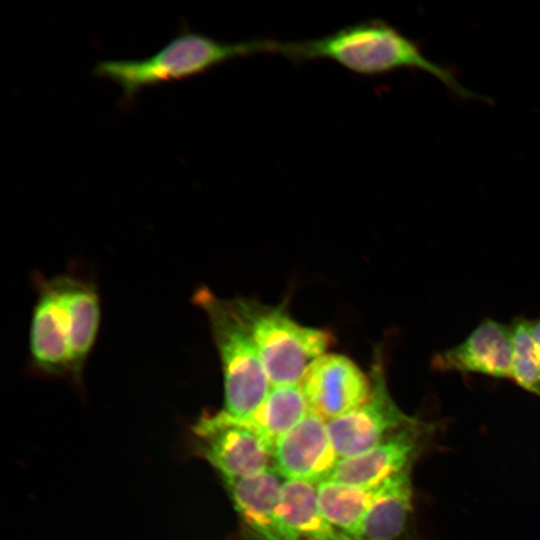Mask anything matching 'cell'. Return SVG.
Wrapping results in <instances>:
<instances>
[{"instance_id":"6da1fadb","label":"cell","mask_w":540,"mask_h":540,"mask_svg":"<svg viewBox=\"0 0 540 540\" xmlns=\"http://www.w3.org/2000/svg\"><path fill=\"white\" fill-rule=\"evenodd\" d=\"M36 284L29 343L32 366L41 374L79 383L99 329L97 288L67 275L39 276Z\"/></svg>"},{"instance_id":"7a4b0ae2","label":"cell","mask_w":540,"mask_h":540,"mask_svg":"<svg viewBox=\"0 0 540 540\" xmlns=\"http://www.w3.org/2000/svg\"><path fill=\"white\" fill-rule=\"evenodd\" d=\"M275 54L293 62L328 59L363 76L418 69L434 76L463 99L487 101L464 87L449 69L428 59L415 41L379 19L354 23L319 38L278 41Z\"/></svg>"},{"instance_id":"3957f363","label":"cell","mask_w":540,"mask_h":540,"mask_svg":"<svg viewBox=\"0 0 540 540\" xmlns=\"http://www.w3.org/2000/svg\"><path fill=\"white\" fill-rule=\"evenodd\" d=\"M276 44L272 39L221 42L184 30L147 58L100 61L93 73L119 85L128 102L143 88L193 77L233 59L274 53Z\"/></svg>"},{"instance_id":"277c9868","label":"cell","mask_w":540,"mask_h":540,"mask_svg":"<svg viewBox=\"0 0 540 540\" xmlns=\"http://www.w3.org/2000/svg\"><path fill=\"white\" fill-rule=\"evenodd\" d=\"M192 301L206 315L219 355L224 380L223 410L246 420L271 387L257 347L231 299L220 298L209 288L201 287Z\"/></svg>"},{"instance_id":"5b68a950","label":"cell","mask_w":540,"mask_h":540,"mask_svg":"<svg viewBox=\"0 0 540 540\" xmlns=\"http://www.w3.org/2000/svg\"><path fill=\"white\" fill-rule=\"evenodd\" d=\"M231 302L257 347L271 386L299 385L308 365L331 344L327 330L297 323L280 305L247 298Z\"/></svg>"},{"instance_id":"8992f818","label":"cell","mask_w":540,"mask_h":540,"mask_svg":"<svg viewBox=\"0 0 540 540\" xmlns=\"http://www.w3.org/2000/svg\"><path fill=\"white\" fill-rule=\"evenodd\" d=\"M195 453L217 470L224 482L270 467L272 450L245 420L224 410L201 415L191 428Z\"/></svg>"},{"instance_id":"52a82bcc","label":"cell","mask_w":540,"mask_h":540,"mask_svg":"<svg viewBox=\"0 0 540 540\" xmlns=\"http://www.w3.org/2000/svg\"><path fill=\"white\" fill-rule=\"evenodd\" d=\"M369 375L372 382L369 399L327 421L328 434L339 460L376 447L417 419L405 414L392 399L378 352Z\"/></svg>"},{"instance_id":"ba28073f","label":"cell","mask_w":540,"mask_h":540,"mask_svg":"<svg viewBox=\"0 0 540 540\" xmlns=\"http://www.w3.org/2000/svg\"><path fill=\"white\" fill-rule=\"evenodd\" d=\"M310 410L329 421L364 404L372 382L350 358L322 354L305 369L299 382Z\"/></svg>"},{"instance_id":"9c48e42d","label":"cell","mask_w":540,"mask_h":540,"mask_svg":"<svg viewBox=\"0 0 540 540\" xmlns=\"http://www.w3.org/2000/svg\"><path fill=\"white\" fill-rule=\"evenodd\" d=\"M433 432V425L416 419L376 447L340 459L329 479L357 486H377L411 469Z\"/></svg>"},{"instance_id":"30bf717a","label":"cell","mask_w":540,"mask_h":540,"mask_svg":"<svg viewBox=\"0 0 540 540\" xmlns=\"http://www.w3.org/2000/svg\"><path fill=\"white\" fill-rule=\"evenodd\" d=\"M338 461L327 421L312 410L278 441L272 452L274 467L284 479L313 483L329 479Z\"/></svg>"},{"instance_id":"8fae6325","label":"cell","mask_w":540,"mask_h":540,"mask_svg":"<svg viewBox=\"0 0 540 540\" xmlns=\"http://www.w3.org/2000/svg\"><path fill=\"white\" fill-rule=\"evenodd\" d=\"M432 366L440 371L511 378L512 327L486 319L463 342L436 354Z\"/></svg>"},{"instance_id":"7c38bea8","label":"cell","mask_w":540,"mask_h":540,"mask_svg":"<svg viewBox=\"0 0 540 540\" xmlns=\"http://www.w3.org/2000/svg\"><path fill=\"white\" fill-rule=\"evenodd\" d=\"M224 483L250 537L254 540H287L279 516L284 480L274 466Z\"/></svg>"},{"instance_id":"4fadbf2b","label":"cell","mask_w":540,"mask_h":540,"mask_svg":"<svg viewBox=\"0 0 540 540\" xmlns=\"http://www.w3.org/2000/svg\"><path fill=\"white\" fill-rule=\"evenodd\" d=\"M410 470L380 483L361 520L354 540H395L405 530L412 511Z\"/></svg>"},{"instance_id":"5bb4252c","label":"cell","mask_w":540,"mask_h":540,"mask_svg":"<svg viewBox=\"0 0 540 540\" xmlns=\"http://www.w3.org/2000/svg\"><path fill=\"white\" fill-rule=\"evenodd\" d=\"M279 516L287 540H342L320 511L317 483L285 479Z\"/></svg>"},{"instance_id":"9a60e30c","label":"cell","mask_w":540,"mask_h":540,"mask_svg":"<svg viewBox=\"0 0 540 540\" xmlns=\"http://www.w3.org/2000/svg\"><path fill=\"white\" fill-rule=\"evenodd\" d=\"M377 486H357L331 479L317 483L320 511L342 540H354L357 528L370 507Z\"/></svg>"},{"instance_id":"2e32d148","label":"cell","mask_w":540,"mask_h":540,"mask_svg":"<svg viewBox=\"0 0 540 540\" xmlns=\"http://www.w3.org/2000/svg\"><path fill=\"white\" fill-rule=\"evenodd\" d=\"M310 411L299 385L271 386L247 421L273 452L278 441L293 429Z\"/></svg>"},{"instance_id":"e0dca14e","label":"cell","mask_w":540,"mask_h":540,"mask_svg":"<svg viewBox=\"0 0 540 540\" xmlns=\"http://www.w3.org/2000/svg\"><path fill=\"white\" fill-rule=\"evenodd\" d=\"M512 327V377L520 387L540 397V365L537 359L531 322L519 318Z\"/></svg>"},{"instance_id":"ac0fdd59","label":"cell","mask_w":540,"mask_h":540,"mask_svg":"<svg viewBox=\"0 0 540 540\" xmlns=\"http://www.w3.org/2000/svg\"><path fill=\"white\" fill-rule=\"evenodd\" d=\"M532 339L537 355V359L540 365V320L531 322Z\"/></svg>"}]
</instances>
